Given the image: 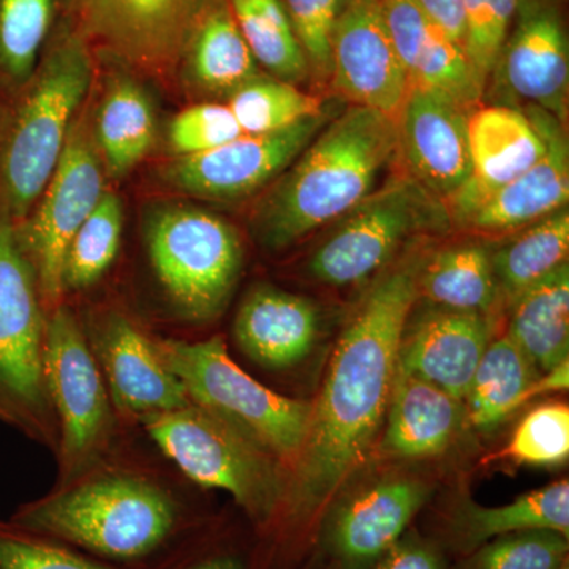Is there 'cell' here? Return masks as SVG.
Returning <instances> with one entry per match:
<instances>
[{
    "mask_svg": "<svg viewBox=\"0 0 569 569\" xmlns=\"http://www.w3.org/2000/svg\"><path fill=\"white\" fill-rule=\"evenodd\" d=\"M425 257L413 250L381 276L343 328L312 403L277 527L310 522L369 456L387 417L400 339L418 302Z\"/></svg>",
    "mask_w": 569,
    "mask_h": 569,
    "instance_id": "6da1fadb",
    "label": "cell"
},
{
    "mask_svg": "<svg viewBox=\"0 0 569 569\" xmlns=\"http://www.w3.org/2000/svg\"><path fill=\"white\" fill-rule=\"evenodd\" d=\"M397 157L396 121L350 104L326 122L254 212L258 241L287 249L342 219L377 189Z\"/></svg>",
    "mask_w": 569,
    "mask_h": 569,
    "instance_id": "7a4b0ae2",
    "label": "cell"
},
{
    "mask_svg": "<svg viewBox=\"0 0 569 569\" xmlns=\"http://www.w3.org/2000/svg\"><path fill=\"white\" fill-rule=\"evenodd\" d=\"M10 520L118 569L159 567L189 527L168 490L129 473L86 475L22 505Z\"/></svg>",
    "mask_w": 569,
    "mask_h": 569,
    "instance_id": "3957f363",
    "label": "cell"
},
{
    "mask_svg": "<svg viewBox=\"0 0 569 569\" xmlns=\"http://www.w3.org/2000/svg\"><path fill=\"white\" fill-rule=\"evenodd\" d=\"M141 422L187 478L201 488L230 493L258 530L277 529L288 489L279 460L192 402Z\"/></svg>",
    "mask_w": 569,
    "mask_h": 569,
    "instance_id": "277c9868",
    "label": "cell"
},
{
    "mask_svg": "<svg viewBox=\"0 0 569 569\" xmlns=\"http://www.w3.org/2000/svg\"><path fill=\"white\" fill-rule=\"evenodd\" d=\"M157 351L194 406L222 419L247 440L293 468L305 445L312 403L277 395L236 365L222 337L163 340Z\"/></svg>",
    "mask_w": 569,
    "mask_h": 569,
    "instance_id": "5b68a950",
    "label": "cell"
},
{
    "mask_svg": "<svg viewBox=\"0 0 569 569\" xmlns=\"http://www.w3.org/2000/svg\"><path fill=\"white\" fill-rule=\"evenodd\" d=\"M91 80V44L77 29H63L43 59L3 149V187L17 219L37 203L54 174L69 140L71 118Z\"/></svg>",
    "mask_w": 569,
    "mask_h": 569,
    "instance_id": "8992f818",
    "label": "cell"
},
{
    "mask_svg": "<svg viewBox=\"0 0 569 569\" xmlns=\"http://www.w3.org/2000/svg\"><path fill=\"white\" fill-rule=\"evenodd\" d=\"M39 287L20 236L0 219V419L43 445L59 443L43 373Z\"/></svg>",
    "mask_w": 569,
    "mask_h": 569,
    "instance_id": "52a82bcc",
    "label": "cell"
},
{
    "mask_svg": "<svg viewBox=\"0 0 569 569\" xmlns=\"http://www.w3.org/2000/svg\"><path fill=\"white\" fill-rule=\"evenodd\" d=\"M451 224L447 206L410 174H395L340 219L310 258L309 272L331 287L365 282L411 239Z\"/></svg>",
    "mask_w": 569,
    "mask_h": 569,
    "instance_id": "ba28073f",
    "label": "cell"
},
{
    "mask_svg": "<svg viewBox=\"0 0 569 569\" xmlns=\"http://www.w3.org/2000/svg\"><path fill=\"white\" fill-rule=\"evenodd\" d=\"M148 247L153 271L183 316L209 321L223 312L244 260L227 220L200 208L163 209L149 223Z\"/></svg>",
    "mask_w": 569,
    "mask_h": 569,
    "instance_id": "9c48e42d",
    "label": "cell"
},
{
    "mask_svg": "<svg viewBox=\"0 0 569 569\" xmlns=\"http://www.w3.org/2000/svg\"><path fill=\"white\" fill-rule=\"evenodd\" d=\"M43 373L58 422L63 485H70L102 460L114 418L99 362L67 307H56L44 326Z\"/></svg>",
    "mask_w": 569,
    "mask_h": 569,
    "instance_id": "30bf717a",
    "label": "cell"
},
{
    "mask_svg": "<svg viewBox=\"0 0 569 569\" xmlns=\"http://www.w3.org/2000/svg\"><path fill=\"white\" fill-rule=\"evenodd\" d=\"M223 0H70L78 32L118 61L171 73L190 40Z\"/></svg>",
    "mask_w": 569,
    "mask_h": 569,
    "instance_id": "8fae6325",
    "label": "cell"
},
{
    "mask_svg": "<svg viewBox=\"0 0 569 569\" xmlns=\"http://www.w3.org/2000/svg\"><path fill=\"white\" fill-rule=\"evenodd\" d=\"M104 193L102 164L91 138L82 129L69 133L66 148L26 234L22 246L44 306L61 301L63 268L71 239Z\"/></svg>",
    "mask_w": 569,
    "mask_h": 569,
    "instance_id": "7c38bea8",
    "label": "cell"
},
{
    "mask_svg": "<svg viewBox=\"0 0 569 569\" xmlns=\"http://www.w3.org/2000/svg\"><path fill=\"white\" fill-rule=\"evenodd\" d=\"M328 121L323 112L279 132L241 134L212 151L181 157L164 170L163 178L193 197H249L282 176Z\"/></svg>",
    "mask_w": 569,
    "mask_h": 569,
    "instance_id": "4fadbf2b",
    "label": "cell"
},
{
    "mask_svg": "<svg viewBox=\"0 0 569 569\" xmlns=\"http://www.w3.org/2000/svg\"><path fill=\"white\" fill-rule=\"evenodd\" d=\"M508 97L567 123L569 43L560 0H519L518 14L492 71Z\"/></svg>",
    "mask_w": 569,
    "mask_h": 569,
    "instance_id": "5bb4252c",
    "label": "cell"
},
{
    "mask_svg": "<svg viewBox=\"0 0 569 569\" xmlns=\"http://www.w3.org/2000/svg\"><path fill=\"white\" fill-rule=\"evenodd\" d=\"M331 82L350 104L396 121L410 82L378 0H346L332 33Z\"/></svg>",
    "mask_w": 569,
    "mask_h": 569,
    "instance_id": "9a60e30c",
    "label": "cell"
},
{
    "mask_svg": "<svg viewBox=\"0 0 569 569\" xmlns=\"http://www.w3.org/2000/svg\"><path fill=\"white\" fill-rule=\"evenodd\" d=\"M468 112L421 86H410L396 118L406 173L445 206L470 178Z\"/></svg>",
    "mask_w": 569,
    "mask_h": 569,
    "instance_id": "2e32d148",
    "label": "cell"
},
{
    "mask_svg": "<svg viewBox=\"0 0 569 569\" xmlns=\"http://www.w3.org/2000/svg\"><path fill=\"white\" fill-rule=\"evenodd\" d=\"M430 497L426 482L385 479L347 497L326 520L325 546L339 569H370L407 533Z\"/></svg>",
    "mask_w": 569,
    "mask_h": 569,
    "instance_id": "e0dca14e",
    "label": "cell"
},
{
    "mask_svg": "<svg viewBox=\"0 0 569 569\" xmlns=\"http://www.w3.org/2000/svg\"><path fill=\"white\" fill-rule=\"evenodd\" d=\"M471 173L448 201L452 224L460 227L479 206L515 181L545 156L546 140L522 108L478 107L468 116Z\"/></svg>",
    "mask_w": 569,
    "mask_h": 569,
    "instance_id": "ac0fdd59",
    "label": "cell"
},
{
    "mask_svg": "<svg viewBox=\"0 0 569 569\" xmlns=\"http://www.w3.org/2000/svg\"><path fill=\"white\" fill-rule=\"evenodd\" d=\"M492 318L427 305L408 317L397 370L466 400L479 361L492 340Z\"/></svg>",
    "mask_w": 569,
    "mask_h": 569,
    "instance_id": "d6986e66",
    "label": "cell"
},
{
    "mask_svg": "<svg viewBox=\"0 0 569 569\" xmlns=\"http://www.w3.org/2000/svg\"><path fill=\"white\" fill-rule=\"evenodd\" d=\"M546 140V152L515 181L490 194L460 224L482 236H507L568 208L569 141L565 123L537 107H522Z\"/></svg>",
    "mask_w": 569,
    "mask_h": 569,
    "instance_id": "ffe728a7",
    "label": "cell"
},
{
    "mask_svg": "<svg viewBox=\"0 0 569 569\" xmlns=\"http://www.w3.org/2000/svg\"><path fill=\"white\" fill-rule=\"evenodd\" d=\"M92 353L107 378L111 402L122 413L141 419L189 406L186 389L160 358L156 342L127 318L112 316L100 326Z\"/></svg>",
    "mask_w": 569,
    "mask_h": 569,
    "instance_id": "44dd1931",
    "label": "cell"
},
{
    "mask_svg": "<svg viewBox=\"0 0 569 569\" xmlns=\"http://www.w3.org/2000/svg\"><path fill=\"white\" fill-rule=\"evenodd\" d=\"M239 347L258 365L288 369L312 351L318 310L310 299L276 287H258L242 302L234 321Z\"/></svg>",
    "mask_w": 569,
    "mask_h": 569,
    "instance_id": "7402d4cb",
    "label": "cell"
},
{
    "mask_svg": "<svg viewBox=\"0 0 569 569\" xmlns=\"http://www.w3.org/2000/svg\"><path fill=\"white\" fill-rule=\"evenodd\" d=\"M462 400L396 369L381 449L391 458L422 460L447 452L462 425Z\"/></svg>",
    "mask_w": 569,
    "mask_h": 569,
    "instance_id": "603a6c76",
    "label": "cell"
},
{
    "mask_svg": "<svg viewBox=\"0 0 569 569\" xmlns=\"http://www.w3.org/2000/svg\"><path fill=\"white\" fill-rule=\"evenodd\" d=\"M529 530H553L569 537V482H553L531 490L503 507H482L460 498L449 515L448 539L463 557L505 535Z\"/></svg>",
    "mask_w": 569,
    "mask_h": 569,
    "instance_id": "cb8c5ba5",
    "label": "cell"
},
{
    "mask_svg": "<svg viewBox=\"0 0 569 569\" xmlns=\"http://www.w3.org/2000/svg\"><path fill=\"white\" fill-rule=\"evenodd\" d=\"M427 305L492 318L501 302L492 247L466 241L426 253L418 276V299Z\"/></svg>",
    "mask_w": 569,
    "mask_h": 569,
    "instance_id": "d4e9b609",
    "label": "cell"
},
{
    "mask_svg": "<svg viewBox=\"0 0 569 569\" xmlns=\"http://www.w3.org/2000/svg\"><path fill=\"white\" fill-rule=\"evenodd\" d=\"M507 307V335L539 372L569 359V264L527 288Z\"/></svg>",
    "mask_w": 569,
    "mask_h": 569,
    "instance_id": "484cf974",
    "label": "cell"
},
{
    "mask_svg": "<svg viewBox=\"0 0 569 569\" xmlns=\"http://www.w3.org/2000/svg\"><path fill=\"white\" fill-rule=\"evenodd\" d=\"M541 372L508 335L490 340L468 389L467 418L490 433L520 407Z\"/></svg>",
    "mask_w": 569,
    "mask_h": 569,
    "instance_id": "4316f807",
    "label": "cell"
},
{
    "mask_svg": "<svg viewBox=\"0 0 569 569\" xmlns=\"http://www.w3.org/2000/svg\"><path fill=\"white\" fill-rule=\"evenodd\" d=\"M508 236L507 241L492 247L493 272L505 306L568 264L569 209H560Z\"/></svg>",
    "mask_w": 569,
    "mask_h": 569,
    "instance_id": "83f0119b",
    "label": "cell"
},
{
    "mask_svg": "<svg viewBox=\"0 0 569 569\" xmlns=\"http://www.w3.org/2000/svg\"><path fill=\"white\" fill-rule=\"evenodd\" d=\"M182 61L194 84L216 96L230 97L260 74L228 0L201 22Z\"/></svg>",
    "mask_w": 569,
    "mask_h": 569,
    "instance_id": "f1b7e54d",
    "label": "cell"
},
{
    "mask_svg": "<svg viewBox=\"0 0 569 569\" xmlns=\"http://www.w3.org/2000/svg\"><path fill=\"white\" fill-rule=\"evenodd\" d=\"M97 137L112 176L132 171L148 156L156 121L148 97L129 78L112 82L97 119Z\"/></svg>",
    "mask_w": 569,
    "mask_h": 569,
    "instance_id": "f546056e",
    "label": "cell"
},
{
    "mask_svg": "<svg viewBox=\"0 0 569 569\" xmlns=\"http://www.w3.org/2000/svg\"><path fill=\"white\" fill-rule=\"evenodd\" d=\"M254 61L288 82L305 81L309 62L282 0H228Z\"/></svg>",
    "mask_w": 569,
    "mask_h": 569,
    "instance_id": "4dcf8cb0",
    "label": "cell"
},
{
    "mask_svg": "<svg viewBox=\"0 0 569 569\" xmlns=\"http://www.w3.org/2000/svg\"><path fill=\"white\" fill-rule=\"evenodd\" d=\"M227 104L244 134L279 132L325 112L318 97L301 91L293 82L263 74L231 93Z\"/></svg>",
    "mask_w": 569,
    "mask_h": 569,
    "instance_id": "1f68e13d",
    "label": "cell"
},
{
    "mask_svg": "<svg viewBox=\"0 0 569 569\" xmlns=\"http://www.w3.org/2000/svg\"><path fill=\"white\" fill-rule=\"evenodd\" d=\"M122 203L104 192L99 204L71 239L63 268V287L82 290L91 287L110 269L121 247Z\"/></svg>",
    "mask_w": 569,
    "mask_h": 569,
    "instance_id": "d6a6232c",
    "label": "cell"
},
{
    "mask_svg": "<svg viewBox=\"0 0 569 569\" xmlns=\"http://www.w3.org/2000/svg\"><path fill=\"white\" fill-rule=\"evenodd\" d=\"M408 81L447 97L468 114L477 110L489 84L475 69L462 44L448 40L432 26Z\"/></svg>",
    "mask_w": 569,
    "mask_h": 569,
    "instance_id": "836d02e7",
    "label": "cell"
},
{
    "mask_svg": "<svg viewBox=\"0 0 569 569\" xmlns=\"http://www.w3.org/2000/svg\"><path fill=\"white\" fill-rule=\"evenodd\" d=\"M54 11L56 0H0V70L7 77H32Z\"/></svg>",
    "mask_w": 569,
    "mask_h": 569,
    "instance_id": "e575fe53",
    "label": "cell"
},
{
    "mask_svg": "<svg viewBox=\"0 0 569 569\" xmlns=\"http://www.w3.org/2000/svg\"><path fill=\"white\" fill-rule=\"evenodd\" d=\"M568 552L569 537L559 531H519L486 542L456 569H557Z\"/></svg>",
    "mask_w": 569,
    "mask_h": 569,
    "instance_id": "d590c367",
    "label": "cell"
},
{
    "mask_svg": "<svg viewBox=\"0 0 569 569\" xmlns=\"http://www.w3.org/2000/svg\"><path fill=\"white\" fill-rule=\"evenodd\" d=\"M0 569H118L59 539L0 519Z\"/></svg>",
    "mask_w": 569,
    "mask_h": 569,
    "instance_id": "8d00e7d4",
    "label": "cell"
},
{
    "mask_svg": "<svg viewBox=\"0 0 569 569\" xmlns=\"http://www.w3.org/2000/svg\"><path fill=\"white\" fill-rule=\"evenodd\" d=\"M507 456L531 467H557L569 458V408L546 403L527 413L509 440Z\"/></svg>",
    "mask_w": 569,
    "mask_h": 569,
    "instance_id": "74e56055",
    "label": "cell"
},
{
    "mask_svg": "<svg viewBox=\"0 0 569 569\" xmlns=\"http://www.w3.org/2000/svg\"><path fill=\"white\" fill-rule=\"evenodd\" d=\"M466 2V40L463 50L482 78L489 82L498 56L503 50L519 0H463Z\"/></svg>",
    "mask_w": 569,
    "mask_h": 569,
    "instance_id": "f35d334b",
    "label": "cell"
},
{
    "mask_svg": "<svg viewBox=\"0 0 569 569\" xmlns=\"http://www.w3.org/2000/svg\"><path fill=\"white\" fill-rule=\"evenodd\" d=\"M309 62L310 74L331 80V41L346 0H282Z\"/></svg>",
    "mask_w": 569,
    "mask_h": 569,
    "instance_id": "ab89813d",
    "label": "cell"
},
{
    "mask_svg": "<svg viewBox=\"0 0 569 569\" xmlns=\"http://www.w3.org/2000/svg\"><path fill=\"white\" fill-rule=\"evenodd\" d=\"M241 134L244 133L228 104L200 103L176 116L170 126V144L181 157L197 156Z\"/></svg>",
    "mask_w": 569,
    "mask_h": 569,
    "instance_id": "60d3db41",
    "label": "cell"
},
{
    "mask_svg": "<svg viewBox=\"0 0 569 569\" xmlns=\"http://www.w3.org/2000/svg\"><path fill=\"white\" fill-rule=\"evenodd\" d=\"M378 6L397 54L410 77L429 36V21L418 0H378Z\"/></svg>",
    "mask_w": 569,
    "mask_h": 569,
    "instance_id": "b9f144b4",
    "label": "cell"
},
{
    "mask_svg": "<svg viewBox=\"0 0 569 569\" xmlns=\"http://www.w3.org/2000/svg\"><path fill=\"white\" fill-rule=\"evenodd\" d=\"M370 569H447L437 545L407 531Z\"/></svg>",
    "mask_w": 569,
    "mask_h": 569,
    "instance_id": "7bdbcfd3",
    "label": "cell"
},
{
    "mask_svg": "<svg viewBox=\"0 0 569 569\" xmlns=\"http://www.w3.org/2000/svg\"><path fill=\"white\" fill-rule=\"evenodd\" d=\"M433 29L455 43L466 40V2L463 0H418Z\"/></svg>",
    "mask_w": 569,
    "mask_h": 569,
    "instance_id": "ee69618b",
    "label": "cell"
},
{
    "mask_svg": "<svg viewBox=\"0 0 569 569\" xmlns=\"http://www.w3.org/2000/svg\"><path fill=\"white\" fill-rule=\"evenodd\" d=\"M156 569H249L244 557L230 550H204V552L181 553L171 563L159 565Z\"/></svg>",
    "mask_w": 569,
    "mask_h": 569,
    "instance_id": "f6af8a7d",
    "label": "cell"
},
{
    "mask_svg": "<svg viewBox=\"0 0 569 569\" xmlns=\"http://www.w3.org/2000/svg\"><path fill=\"white\" fill-rule=\"evenodd\" d=\"M569 387V359L561 365L553 367L549 372L541 373L533 387L527 395V402L537 399L539 396L550 395V392L568 391Z\"/></svg>",
    "mask_w": 569,
    "mask_h": 569,
    "instance_id": "bcb514c9",
    "label": "cell"
},
{
    "mask_svg": "<svg viewBox=\"0 0 569 569\" xmlns=\"http://www.w3.org/2000/svg\"><path fill=\"white\" fill-rule=\"evenodd\" d=\"M557 569H569V559L565 560Z\"/></svg>",
    "mask_w": 569,
    "mask_h": 569,
    "instance_id": "7dc6e473",
    "label": "cell"
}]
</instances>
